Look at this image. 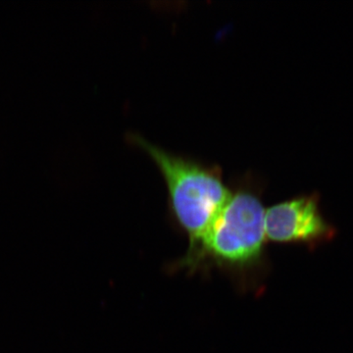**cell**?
<instances>
[{
  "label": "cell",
  "instance_id": "6da1fadb",
  "mask_svg": "<svg viewBox=\"0 0 353 353\" xmlns=\"http://www.w3.org/2000/svg\"><path fill=\"white\" fill-rule=\"evenodd\" d=\"M132 141L148 153L161 172L172 214L189 236L192 254L229 201L232 190L217 169L166 152L141 137H132Z\"/></svg>",
  "mask_w": 353,
  "mask_h": 353
},
{
  "label": "cell",
  "instance_id": "7a4b0ae2",
  "mask_svg": "<svg viewBox=\"0 0 353 353\" xmlns=\"http://www.w3.org/2000/svg\"><path fill=\"white\" fill-rule=\"evenodd\" d=\"M265 211L261 197L252 189L236 190L190 261L210 259L220 266L234 270L257 267L263 260Z\"/></svg>",
  "mask_w": 353,
  "mask_h": 353
},
{
  "label": "cell",
  "instance_id": "3957f363",
  "mask_svg": "<svg viewBox=\"0 0 353 353\" xmlns=\"http://www.w3.org/2000/svg\"><path fill=\"white\" fill-rule=\"evenodd\" d=\"M338 230L323 214L319 192L301 194L265 211L267 241L315 250L336 239Z\"/></svg>",
  "mask_w": 353,
  "mask_h": 353
}]
</instances>
